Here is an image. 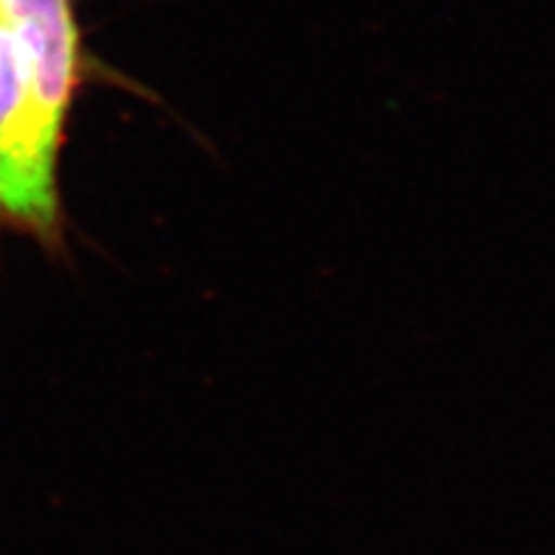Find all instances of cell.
Returning a JSON list of instances; mask_svg holds the SVG:
<instances>
[{
	"label": "cell",
	"mask_w": 555,
	"mask_h": 555,
	"mask_svg": "<svg viewBox=\"0 0 555 555\" xmlns=\"http://www.w3.org/2000/svg\"><path fill=\"white\" fill-rule=\"evenodd\" d=\"M0 16L24 57L34 103L62 127L80 62L69 0H0Z\"/></svg>",
	"instance_id": "cell-1"
},
{
	"label": "cell",
	"mask_w": 555,
	"mask_h": 555,
	"mask_svg": "<svg viewBox=\"0 0 555 555\" xmlns=\"http://www.w3.org/2000/svg\"><path fill=\"white\" fill-rule=\"evenodd\" d=\"M5 31H9V26H5L3 16H0V44H3V37H5Z\"/></svg>",
	"instance_id": "cell-2"
}]
</instances>
